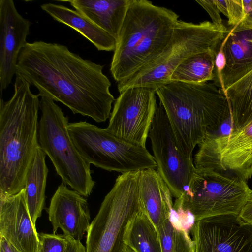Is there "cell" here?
<instances>
[{"mask_svg":"<svg viewBox=\"0 0 252 252\" xmlns=\"http://www.w3.org/2000/svg\"><path fill=\"white\" fill-rule=\"evenodd\" d=\"M41 8L55 20L79 32L98 50L114 51L116 39L77 11L62 5L52 3L43 4Z\"/></svg>","mask_w":252,"mask_h":252,"instance_id":"20","label":"cell"},{"mask_svg":"<svg viewBox=\"0 0 252 252\" xmlns=\"http://www.w3.org/2000/svg\"><path fill=\"white\" fill-rule=\"evenodd\" d=\"M220 45L226 63L214 84H219L224 92L252 70V29L241 30L233 27Z\"/></svg>","mask_w":252,"mask_h":252,"instance_id":"17","label":"cell"},{"mask_svg":"<svg viewBox=\"0 0 252 252\" xmlns=\"http://www.w3.org/2000/svg\"><path fill=\"white\" fill-rule=\"evenodd\" d=\"M162 252H195V243L183 230L175 229L167 219L159 228Z\"/></svg>","mask_w":252,"mask_h":252,"instance_id":"25","label":"cell"},{"mask_svg":"<svg viewBox=\"0 0 252 252\" xmlns=\"http://www.w3.org/2000/svg\"><path fill=\"white\" fill-rule=\"evenodd\" d=\"M139 171L123 173L105 196L87 232L86 252H125L126 230L143 209Z\"/></svg>","mask_w":252,"mask_h":252,"instance_id":"6","label":"cell"},{"mask_svg":"<svg viewBox=\"0 0 252 252\" xmlns=\"http://www.w3.org/2000/svg\"><path fill=\"white\" fill-rule=\"evenodd\" d=\"M46 154L39 146L28 171L25 186L27 206L34 226L45 206V189L48 169L45 162Z\"/></svg>","mask_w":252,"mask_h":252,"instance_id":"21","label":"cell"},{"mask_svg":"<svg viewBox=\"0 0 252 252\" xmlns=\"http://www.w3.org/2000/svg\"><path fill=\"white\" fill-rule=\"evenodd\" d=\"M184 155L216 130L231 114L223 92L214 84L171 82L155 89Z\"/></svg>","mask_w":252,"mask_h":252,"instance_id":"3","label":"cell"},{"mask_svg":"<svg viewBox=\"0 0 252 252\" xmlns=\"http://www.w3.org/2000/svg\"><path fill=\"white\" fill-rule=\"evenodd\" d=\"M67 243L64 252H86V248L81 241H77L66 236Z\"/></svg>","mask_w":252,"mask_h":252,"instance_id":"32","label":"cell"},{"mask_svg":"<svg viewBox=\"0 0 252 252\" xmlns=\"http://www.w3.org/2000/svg\"><path fill=\"white\" fill-rule=\"evenodd\" d=\"M179 15L147 0H131L116 40L110 72L118 83L150 63L169 42Z\"/></svg>","mask_w":252,"mask_h":252,"instance_id":"4","label":"cell"},{"mask_svg":"<svg viewBox=\"0 0 252 252\" xmlns=\"http://www.w3.org/2000/svg\"><path fill=\"white\" fill-rule=\"evenodd\" d=\"M68 130L77 151L89 164L122 174L157 167L146 147L123 140L106 128L79 121L69 123Z\"/></svg>","mask_w":252,"mask_h":252,"instance_id":"9","label":"cell"},{"mask_svg":"<svg viewBox=\"0 0 252 252\" xmlns=\"http://www.w3.org/2000/svg\"><path fill=\"white\" fill-rule=\"evenodd\" d=\"M226 33L225 26L209 21L194 24L179 20L162 52L128 80L118 83L119 92L137 87L156 89L168 84L172 74L181 63L197 53L217 50Z\"/></svg>","mask_w":252,"mask_h":252,"instance_id":"5","label":"cell"},{"mask_svg":"<svg viewBox=\"0 0 252 252\" xmlns=\"http://www.w3.org/2000/svg\"><path fill=\"white\" fill-rule=\"evenodd\" d=\"M37 252H40V247H39V244L38 250Z\"/></svg>","mask_w":252,"mask_h":252,"instance_id":"36","label":"cell"},{"mask_svg":"<svg viewBox=\"0 0 252 252\" xmlns=\"http://www.w3.org/2000/svg\"><path fill=\"white\" fill-rule=\"evenodd\" d=\"M252 197L247 181L210 169H197L174 205L190 211L195 221L223 215L238 216Z\"/></svg>","mask_w":252,"mask_h":252,"instance_id":"8","label":"cell"},{"mask_svg":"<svg viewBox=\"0 0 252 252\" xmlns=\"http://www.w3.org/2000/svg\"><path fill=\"white\" fill-rule=\"evenodd\" d=\"M229 102L232 131L252 123V70L223 92Z\"/></svg>","mask_w":252,"mask_h":252,"instance_id":"22","label":"cell"},{"mask_svg":"<svg viewBox=\"0 0 252 252\" xmlns=\"http://www.w3.org/2000/svg\"><path fill=\"white\" fill-rule=\"evenodd\" d=\"M156 90L137 87L120 93L115 101L107 130L130 144L146 147L158 106Z\"/></svg>","mask_w":252,"mask_h":252,"instance_id":"12","label":"cell"},{"mask_svg":"<svg viewBox=\"0 0 252 252\" xmlns=\"http://www.w3.org/2000/svg\"><path fill=\"white\" fill-rule=\"evenodd\" d=\"M195 1L208 12L214 24L220 27L224 26L214 0H199Z\"/></svg>","mask_w":252,"mask_h":252,"instance_id":"29","label":"cell"},{"mask_svg":"<svg viewBox=\"0 0 252 252\" xmlns=\"http://www.w3.org/2000/svg\"><path fill=\"white\" fill-rule=\"evenodd\" d=\"M131 0H70L76 11L116 40Z\"/></svg>","mask_w":252,"mask_h":252,"instance_id":"19","label":"cell"},{"mask_svg":"<svg viewBox=\"0 0 252 252\" xmlns=\"http://www.w3.org/2000/svg\"><path fill=\"white\" fill-rule=\"evenodd\" d=\"M47 212L53 233L60 229L65 236L81 241L90 225L87 199L63 183L58 186L51 198Z\"/></svg>","mask_w":252,"mask_h":252,"instance_id":"16","label":"cell"},{"mask_svg":"<svg viewBox=\"0 0 252 252\" xmlns=\"http://www.w3.org/2000/svg\"><path fill=\"white\" fill-rule=\"evenodd\" d=\"M173 208L178 214L182 229L189 233L196 222L194 215L190 211L183 209L180 206L174 204Z\"/></svg>","mask_w":252,"mask_h":252,"instance_id":"28","label":"cell"},{"mask_svg":"<svg viewBox=\"0 0 252 252\" xmlns=\"http://www.w3.org/2000/svg\"><path fill=\"white\" fill-rule=\"evenodd\" d=\"M244 16L241 22L233 27L237 30L252 29V0H242Z\"/></svg>","mask_w":252,"mask_h":252,"instance_id":"30","label":"cell"},{"mask_svg":"<svg viewBox=\"0 0 252 252\" xmlns=\"http://www.w3.org/2000/svg\"><path fill=\"white\" fill-rule=\"evenodd\" d=\"M195 167L210 169L242 178L252 176V123L228 135H207L198 144Z\"/></svg>","mask_w":252,"mask_h":252,"instance_id":"11","label":"cell"},{"mask_svg":"<svg viewBox=\"0 0 252 252\" xmlns=\"http://www.w3.org/2000/svg\"><path fill=\"white\" fill-rule=\"evenodd\" d=\"M0 237L20 252H37L38 233L29 214L24 189L14 195L0 193Z\"/></svg>","mask_w":252,"mask_h":252,"instance_id":"15","label":"cell"},{"mask_svg":"<svg viewBox=\"0 0 252 252\" xmlns=\"http://www.w3.org/2000/svg\"><path fill=\"white\" fill-rule=\"evenodd\" d=\"M0 252H4V250L1 247H0Z\"/></svg>","mask_w":252,"mask_h":252,"instance_id":"35","label":"cell"},{"mask_svg":"<svg viewBox=\"0 0 252 252\" xmlns=\"http://www.w3.org/2000/svg\"><path fill=\"white\" fill-rule=\"evenodd\" d=\"M12 97L0 101V193L14 195L25 188L38 141L39 95L16 74Z\"/></svg>","mask_w":252,"mask_h":252,"instance_id":"2","label":"cell"},{"mask_svg":"<svg viewBox=\"0 0 252 252\" xmlns=\"http://www.w3.org/2000/svg\"><path fill=\"white\" fill-rule=\"evenodd\" d=\"M220 12L228 18L229 25L236 26L244 16L242 0H214Z\"/></svg>","mask_w":252,"mask_h":252,"instance_id":"26","label":"cell"},{"mask_svg":"<svg viewBox=\"0 0 252 252\" xmlns=\"http://www.w3.org/2000/svg\"><path fill=\"white\" fill-rule=\"evenodd\" d=\"M238 216L245 222L252 226V197L244 205Z\"/></svg>","mask_w":252,"mask_h":252,"instance_id":"31","label":"cell"},{"mask_svg":"<svg viewBox=\"0 0 252 252\" xmlns=\"http://www.w3.org/2000/svg\"><path fill=\"white\" fill-rule=\"evenodd\" d=\"M124 241L134 252H162L157 230L143 209L128 226Z\"/></svg>","mask_w":252,"mask_h":252,"instance_id":"24","label":"cell"},{"mask_svg":"<svg viewBox=\"0 0 252 252\" xmlns=\"http://www.w3.org/2000/svg\"><path fill=\"white\" fill-rule=\"evenodd\" d=\"M0 247L4 252H20L2 237H0Z\"/></svg>","mask_w":252,"mask_h":252,"instance_id":"33","label":"cell"},{"mask_svg":"<svg viewBox=\"0 0 252 252\" xmlns=\"http://www.w3.org/2000/svg\"><path fill=\"white\" fill-rule=\"evenodd\" d=\"M217 50L197 53L184 61L172 74L170 82L201 83L214 80Z\"/></svg>","mask_w":252,"mask_h":252,"instance_id":"23","label":"cell"},{"mask_svg":"<svg viewBox=\"0 0 252 252\" xmlns=\"http://www.w3.org/2000/svg\"><path fill=\"white\" fill-rule=\"evenodd\" d=\"M39 108V147L50 159L63 183L85 197L90 196L95 182L90 164L80 155L70 136L68 118L48 97H41Z\"/></svg>","mask_w":252,"mask_h":252,"instance_id":"7","label":"cell"},{"mask_svg":"<svg viewBox=\"0 0 252 252\" xmlns=\"http://www.w3.org/2000/svg\"><path fill=\"white\" fill-rule=\"evenodd\" d=\"M31 22L17 11L12 0H0V91L17 73L19 55L26 44Z\"/></svg>","mask_w":252,"mask_h":252,"instance_id":"14","label":"cell"},{"mask_svg":"<svg viewBox=\"0 0 252 252\" xmlns=\"http://www.w3.org/2000/svg\"><path fill=\"white\" fill-rule=\"evenodd\" d=\"M191 231L195 252H252V226L238 216L204 219Z\"/></svg>","mask_w":252,"mask_h":252,"instance_id":"13","label":"cell"},{"mask_svg":"<svg viewBox=\"0 0 252 252\" xmlns=\"http://www.w3.org/2000/svg\"><path fill=\"white\" fill-rule=\"evenodd\" d=\"M138 187L143 209L158 232L173 208L171 192L153 168L140 171Z\"/></svg>","mask_w":252,"mask_h":252,"instance_id":"18","label":"cell"},{"mask_svg":"<svg viewBox=\"0 0 252 252\" xmlns=\"http://www.w3.org/2000/svg\"><path fill=\"white\" fill-rule=\"evenodd\" d=\"M103 66L84 59L63 45L43 41L27 42L17 61V73L47 96L73 114L98 123L110 118L115 101Z\"/></svg>","mask_w":252,"mask_h":252,"instance_id":"1","label":"cell"},{"mask_svg":"<svg viewBox=\"0 0 252 252\" xmlns=\"http://www.w3.org/2000/svg\"><path fill=\"white\" fill-rule=\"evenodd\" d=\"M125 252H134L131 249L126 246Z\"/></svg>","mask_w":252,"mask_h":252,"instance_id":"34","label":"cell"},{"mask_svg":"<svg viewBox=\"0 0 252 252\" xmlns=\"http://www.w3.org/2000/svg\"><path fill=\"white\" fill-rule=\"evenodd\" d=\"M41 252H64L67 240L64 234L38 233Z\"/></svg>","mask_w":252,"mask_h":252,"instance_id":"27","label":"cell"},{"mask_svg":"<svg viewBox=\"0 0 252 252\" xmlns=\"http://www.w3.org/2000/svg\"><path fill=\"white\" fill-rule=\"evenodd\" d=\"M148 136L157 171L172 196L180 198L187 189L195 167L192 159L186 157L180 148L160 102L157 107Z\"/></svg>","mask_w":252,"mask_h":252,"instance_id":"10","label":"cell"}]
</instances>
